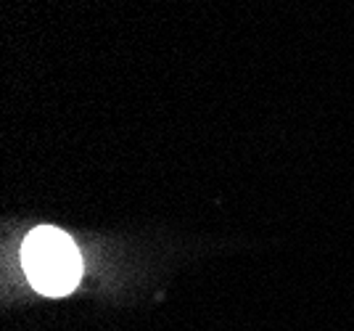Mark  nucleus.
<instances>
[{"label":"nucleus","mask_w":354,"mask_h":331,"mask_svg":"<svg viewBox=\"0 0 354 331\" xmlns=\"http://www.w3.org/2000/svg\"><path fill=\"white\" fill-rule=\"evenodd\" d=\"M21 265L30 284L48 297H64L80 284V249L59 228H35L21 247Z\"/></svg>","instance_id":"f257e3e1"}]
</instances>
